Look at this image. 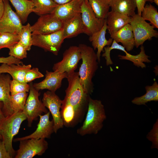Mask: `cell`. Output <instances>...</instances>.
<instances>
[{
	"mask_svg": "<svg viewBox=\"0 0 158 158\" xmlns=\"http://www.w3.org/2000/svg\"><path fill=\"white\" fill-rule=\"evenodd\" d=\"M86 115L82 125L77 130L81 136L97 134L107 118L104 105L100 100L89 98Z\"/></svg>",
	"mask_w": 158,
	"mask_h": 158,
	"instance_id": "6da1fadb",
	"label": "cell"
},
{
	"mask_svg": "<svg viewBox=\"0 0 158 158\" xmlns=\"http://www.w3.org/2000/svg\"><path fill=\"white\" fill-rule=\"evenodd\" d=\"M78 47L82 62L78 72L84 90L90 95L94 90L92 80L98 68L96 53L93 48L85 44H80Z\"/></svg>",
	"mask_w": 158,
	"mask_h": 158,
	"instance_id": "7a4b0ae2",
	"label": "cell"
},
{
	"mask_svg": "<svg viewBox=\"0 0 158 158\" xmlns=\"http://www.w3.org/2000/svg\"><path fill=\"white\" fill-rule=\"evenodd\" d=\"M67 79L68 86L62 101L71 104L84 115L87 110L90 95L84 90L78 72L68 75Z\"/></svg>",
	"mask_w": 158,
	"mask_h": 158,
	"instance_id": "3957f363",
	"label": "cell"
},
{
	"mask_svg": "<svg viewBox=\"0 0 158 158\" xmlns=\"http://www.w3.org/2000/svg\"><path fill=\"white\" fill-rule=\"evenodd\" d=\"M26 119V117L23 111L15 112L0 119V134L11 158L15 157L16 153L12 146L13 138L18 134L22 122Z\"/></svg>",
	"mask_w": 158,
	"mask_h": 158,
	"instance_id": "277c9868",
	"label": "cell"
},
{
	"mask_svg": "<svg viewBox=\"0 0 158 158\" xmlns=\"http://www.w3.org/2000/svg\"><path fill=\"white\" fill-rule=\"evenodd\" d=\"M130 24L134 36L135 46L137 48L142 45L146 40L153 37H158V31L138 14L131 17Z\"/></svg>",
	"mask_w": 158,
	"mask_h": 158,
	"instance_id": "5b68a950",
	"label": "cell"
},
{
	"mask_svg": "<svg viewBox=\"0 0 158 158\" xmlns=\"http://www.w3.org/2000/svg\"><path fill=\"white\" fill-rule=\"evenodd\" d=\"M30 85L29 95L23 111L26 117L29 127L31 126L33 121L37 120L40 115L48 111L42 101L39 99L40 95L39 91L34 87L32 82Z\"/></svg>",
	"mask_w": 158,
	"mask_h": 158,
	"instance_id": "8992f818",
	"label": "cell"
},
{
	"mask_svg": "<svg viewBox=\"0 0 158 158\" xmlns=\"http://www.w3.org/2000/svg\"><path fill=\"white\" fill-rule=\"evenodd\" d=\"M63 29L46 35L32 34V45L58 55L64 40Z\"/></svg>",
	"mask_w": 158,
	"mask_h": 158,
	"instance_id": "52a82bcc",
	"label": "cell"
},
{
	"mask_svg": "<svg viewBox=\"0 0 158 158\" xmlns=\"http://www.w3.org/2000/svg\"><path fill=\"white\" fill-rule=\"evenodd\" d=\"M19 142L15 158H32L37 155L41 156L48 147V143L45 139L31 138Z\"/></svg>",
	"mask_w": 158,
	"mask_h": 158,
	"instance_id": "ba28073f",
	"label": "cell"
},
{
	"mask_svg": "<svg viewBox=\"0 0 158 158\" xmlns=\"http://www.w3.org/2000/svg\"><path fill=\"white\" fill-rule=\"evenodd\" d=\"M81 59L78 46H71L63 53L62 60L54 64L52 69L53 71L57 70L61 73L66 72L68 75L71 74L75 72Z\"/></svg>",
	"mask_w": 158,
	"mask_h": 158,
	"instance_id": "9c48e42d",
	"label": "cell"
},
{
	"mask_svg": "<svg viewBox=\"0 0 158 158\" xmlns=\"http://www.w3.org/2000/svg\"><path fill=\"white\" fill-rule=\"evenodd\" d=\"M4 9L0 18V33L9 32L16 35L20 33L23 23L16 12L12 9L8 0H4Z\"/></svg>",
	"mask_w": 158,
	"mask_h": 158,
	"instance_id": "30bf717a",
	"label": "cell"
},
{
	"mask_svg": "<svg viewBox=\"0 0 158 158\" xmlns=\"http://www.w3.org/2000/svg\"><path fill=\"white\" fill-rule=\"evenodd\" d=\"M81 16L84 33L90 36L101 29L105 19L97 18L88 0H83L81 7Z\"/></svg>",
	"mask_w": 158,
	"mask_h": 158,
	"instance_id": "8fae6325",
	"label": "cell"
},
{
	"mask_svg": "<svg viewBox=\"0 0 158 158\" xmlns=\"http://www.w3.org/2000/svg\"><path fill=\"white\" fill-rule=\"evenodd\" d=\"M42 101L52 115L54 122V132L56 133L64 126L60 115L62 100L56 94L55 92L48 90L44 93Z\"/></svg>",
	"mask_w": 158,
	"mask_h": 158,
	"instance_id": "7c38bea8",
	"label": "cell"
},
{
	"mask_svg": "<svg viewBox=\"0 0 158 158\" xmlns=\"http://www.w3.org/2000/svg\"><path fill=\"white\" fill-rule=\"evenodd\" d=\"M63 23L51 13L40 16L31 26L32 34L46 35L54 32L63 28Z\"/></svg>",
	"mask_w": 158,
	"mask_h": 158,
	"instance_id": "4fadbf2b",
	"label": "cell"
},
{
	"mask_svg": "<svg viewBox=\"0 0 158 158\" xmlns=\"http://www.w3.org/2000/svg\"><path fill=\"white\" fill-rule=\"evenodd\" d=\"M50 113L49 111L44 115H40V120L37 127L33 133L28 136L15 139L13 141H19L31 138H50L51 134L54 133L53 121V120H49Z\"/></svg>",
	"mask_w": 158,
	"mask_h": 158,
	"instance_id": "5bb4252c",
	"label": "cell"
},
{
	"mask_svg": "<svg viewBox=\"0 0 158 158\" xmlns=\"http://www.w3.org/2000/svg\"><path fill=\"white\" fill-rule=\"evenodd\" d=\"M68 75L66 72L61 73L57 70L53 72L46 71L45 78L41 82L33 84L34 87L37 90L47 89L56 92L61 86L63 80L67 78Z\"/></svg>",
	"mask_w": 158,
	"mask_h": 158,
	"instance_id": "9a60e30c",
	"label": "cell"
},
{
	"mask_svg": "<svg viewBox=\"0 0 158 158\" xmlns=\"http://www.w3.org/2000/svg\"><path fill=\"white\" fill-rule=\"evenodd\" d=\"M83 0H71L67 3L58 5L51 14L64 21L81 13Z\"/></svg>",
	"mask_w": 158,
	"mask_h": 158,
	"instance_id": "2e32d148",
	"label": "cell"
},
{
	"mask_svg": "<svg viewBox=\"0 0 158 158\" xmlns=\"http://www.w3.org/2000/svg\"><path fill=\"white\" fill-rule=\"evenodd\" d=\"M11 79V76L8 73L0 74V101L3 104L2 111L5 117L14 113L10 102Z\"/></svg>",
	"mask_w": 158,
	"mask_h": 158,
	"instance_id": "e0dca14e",
	"label": "cell"
},
{
	"mask_svg": "<svg viewBox=\"0 0 158 158\" xmlns=\"http://www.w3.org/2000/svg\"><path fill=\"white\" fill-rule=\"evenodd\" d=\"M60 115L64 126L75 127L82 120L84 115L77 111L71 104L62 101Z\"/></svg>",
	"mask_w": 158,
	"mask_h": 158,
	"instance_id": "ac0fdd59",
	"label": "cell"
},
{
	"mask_svg": "<svg viewBox=\"0 0 158 158\" xmlns=\"http://www.w3.org/2000/svg\"><path fill=\"white\" fill-rule=\"evenodd\" d=\"M107 26L106 19L104 24L100 30L95 32L89 36V40L91 42L93 48L94 50L97 49L96 55L97 61L99 63L100 61L101 53L104 51V48L106 46H110L113 41L111 38L108 40L106 37Z\"/></svg>",
	"mask_w": 158,
	"mask_h": 158,
	"instance_id": "d6986e66",
	"label": "cell"
},
{
	"mask_svg": "<svg viewBox=\"0 0 158 158\" xmlns=\"http://www.w3.org/2000/svg\"><path fill=\"white\" fill-rule=\"evenodd\" d=\"M131 17L119 12L109 11L106 18L107 30L110 35L130 23Z\"/></svg>",
	"mask_w": 158,
	"mask_h": 158,
	"instance_id": "ffe728a7",
	"label": "cell"
},
{
	"mask_svg": "<svg viewBox=\"0 0 158 158\" xmlns=\"http://www.w3.org/2000/svg\"><path fill=\"white\" fill-rule=\"evenodd\" d=\"M110 37L117 43H121L127 51H131L135 46L134 36L130 23L111 35Z\"/></svg>",
	"mask_w": 158,
	"mask_h": 158,
	"instance_id": "44dd1931",
	"label": "cell"
},
{
	"mask_svg": "<svg viewBox=\"0 0 158 158\" xmlns=\"http://www.w3.org/2000/svg\"><path fill=\"white\" fill-rule=\"evenodd\" d=\"M63 22L62 29L65 39L72 38L84 33V26L80 13Z\"/></svg>",
	"mask_w": 158,
	"mask_h": 158,
	"instance_id": "7402d4cb",
	"label": "cell"
},
{
	"mask_svg": "<svg viewBox=\"0 0 158 158\" xmlns=\"http://www.w3.org/2000/svg\"><path fill=\"white\" fill-rule=\"evenodd\" d=\"M111 11L132 17L136 14L137 8L135 0H110Z\"/></svg>",
	"mask_w": 158,
	"mask_h": 158,
	"instance_id": "603a6c76",
	"label": "cell"
},
{
	"mask_svg": "<svg viewBox=\"0 0 158 158\" xmlns=\"http://www.w3.org/2000/svg\"><path fill=\"white\" fill-rule=\"evenodd\" d=\"M14 7L23 24L27 20L29 15L33 12L34 7L31 0H8Z\"/></svg>",
	"mask_w": 158,
	"mask_h": 158,
	"instance_id": "cb8c5ba5",
	"label": "cell"
},
{
	"mask_svg": "<svg viewBox=\"0 0 158 158\" xmlns=\"http://www.w3.org/2000/svg\"><path fill=\"white\" fill-rule=\"evenodd\" d=\"M146 93L144 95L135 97L131 101L132 103L138 105H146L147 102L158 101V84L155 81L152 85L145 87Z\"/></svg>",
	"mask_w": 158,
	"mask_h": 158,
	"instance_id": "d4e9b609",
	"label": "cell"
},
{
	"mask_svg": "<svg viewBox=\"0 0 158 158\" xmlns=\"http://www.w3.org/2000/svg\"><path fill=\"white\" fill-rule=\"evenodd\" d=\"M33 3V12L39 16L51 13L58 4L53 0H31Z\"/></svg>",
	"mask_w": 158,
	"mask_h": 158,
	"instance_id": "484cf974",
	"label": "cell"
},
{
	"mask_svg": "<svg viewBox=\"0 0 158 158\" xmlns=\"http://www.w3.org/2000/svg\"><path fill=\"white\" fill-rule=\"evenodd\" d=\"M140 52L136 55H133L128 53H125V56L119 55L118 56L121 60H126L132 62L135 66L138 67L143 68H145L146 66L144 63H150L151 61L149 59V56L145 53L144 46L141 45Z\"/></svg>",
	"mask_w": 158,
	"mask_h": 158,
	"instance_id": "4316f807",
	"label": "cell"
},
{
	"mask_svg": "<svg viewBox=\"0 0 158 158\" xmlns=\"http://www.w3.org/2000/svg\"><path fill=\"white\" fill-rule=\"evenodd\" d=\"M96 16L106 19L109 12L110 0H88Z\"/></svg>",
	"mask_w": 158,
	"mask_h": 158,
	"instance_id": "83f0119b",
	"label": "cell"
},
{
	"mask_svg": "<svg viewBox=\"0 0 158 158\" xmlns=\"http://www.w3.org/2000/svg\"><path fill=\"white\" fill-rule=\"evenodd\" d=\"M9 65L10 69L8 73L11 75L12 79L25 83V76L27 71L31 68V65L30 64L25 65L15 64Z\"/></svg>",
	"mask_w": 158,
	"mask_h": 158,
	"instance_id": "f1b7e54d",
	"label": "cell"
},
{
	"mask_svg": "<svg viewBox=\"0 0 158 158\" xmlns=\"http://www.w3.org/2000/svg\"><path fill=\"white\" fill-rule=\"evenodd\" d=\"M141 16L145 20L149 21L154 28H158V12L157 9L151 4H145Z\"/></svg>",
	"mask_w": 158,
	"mask_h": 158,
	"instance_id": "f546056e",
	"label": "cell"
},
{
	"mask_svg": "<svg viewBox=\"0 0 158 158\" xmlns=\"http://www.w3.org/2000/svg\"><path fill=\"white\" fill-rule=\"evenodd\" d=\"M32 31L31 26L29 23L23 25L18 35L19 42L22 44L27 51L31 49L32 43Z\"/></svg>",
	"mask_w": 158,
	"mask_h": 158,
	"instance_id": "4dcf8cb0",
	"label": "cell"
},
{
	"mask_svg": "<svg viewBox=\"0 0 158 158\" xmlns=\"http://www.w3.org/2000/svg\"><path fill=\"white\" fill-rule=\"evenodd\" d=\"M28 96V93L24 92L11 95V107L14 112L23 111Z\"/></svg>",
	"mask_w": 158,
	"mask_h": 158,
	"instance_id": "1f68e13d",
	"label": "cell"
},
{
	"mask_svg": "<svg viewBox=\"0 0 158 158\" xmlns=\"http://www.w3.org/2000/svg\"><path fill=\"white\" fill-rule=\"evenodd\" d=\"M18 42V35L7 32L0 33V50L8 48Z\"/></svg>",
	"mask_w": 158,
	"mask_h": 158,
	"instance_id": "d6a6232c",
	"label": "cell"
},
{
	"mask_svg": "<svg viewBox=\"0 0 158 158\" xmlns=\"http://www.w3.org/2000/svg\"><path fill=\"white\" fill-rule=\"evenodd\" d=\"M9 56L20 60L27 57V51L24 46L18 42L8 48Z\"/></svg>",
	"mask_w": 158,
	"mask_h": 158,
	"instance_id": "836d02e7",
	"label": "cell"
},
{
	"mask_svg": "<svg viewBox=\"0 0 158 158\" xmlns=\"http://www.w3.org/2000/svg\"><path fill=\"white\" fill-rule=\"evenodd\" d=\"M30 85L28 83H23L12 79L10 83L11 95L24 92H29L30 88Z\"/></svg>",
	"mask_w": 158,
	"mask_h": 158,
	"instance_id": "e575fe53",
	"label": "cell"
},
{
	"mask_svg": "<svg viewBox=\"0 0 158 158\" xmlns=\"http://www.w3.org/2000/svg\"><path fill=\"white\" fill-rule=\"evenodd\" d=\"M147 138L152 143L151 149H158V119L154 124L152 129L146 135Z\"/></svg>",
	"mask_w": 158,
	"mask_h": 158,
	"instance_id": "d590c367",
	"label": "cell"
},
{
	"mask_svg": "<svg viewBox=\"0 0 158 158\" xmlns=\"http://www.w3.org/2000/svg\"><path fill=\"white\" fill-rule=\"evenodd\" d=\"M44 75L41 73L37 68H33L29 69L27 72L25 78V83H30L34 80L42 78Z\"/></svg>",
	"mask_w": 158,
	"mask_h": 158,
	"instance_id": "8d00e7d4",
	"label": "cell"
},
{
	"mask_svg": "<svg viewBox=\"0 0 158 158\" xmlns=\"http://www.w3.org/2000/svg\"><path fill=\"white\" fill-rule=\"evenodd\" d=\"M0 63H6L8 65L13 64L18 65L23 64V62L20 60L10 56L7 57H0Z\"/></svg>",
	"mask_w": 158,
	"mask_h": 158,
	"instance_id": "74e56055",
	"label": "cell"
},
{
	"mask_svg": "<svg viewBox=\"0 0 158 158\" xmlns=\"http://www.w3.org/2000/svg\"><path fill=\"white\" fill-rule=\"evenodd\" d=\"M104 49V52L102 54V56L105 57L106 60L107 66H108L113 64V62L110 57V54L111 50L110 47V46L105 47Z\"/></svg>",
	"mask_w": 158,
	"mask_h": 158,
	"instance_id": "f35d334b",
	"label": "cell"
},
{
	"mask_svg": "<svg viewBox=\"0 0 158 158\" xmlns=\"http://www.w3.org/2000/svg\"><path fill=\"white\" fill-rule=\"evenodd\" d=\"M137 8V14L141 16V13L142 9L146 4L147 2H149L151 3L153 2V0H135Z\"/></svg>",
	"mask_w": 158,
	"mask_h": 158,
	"instance_id": "ab89813d",
	"label": "cell"
},
{
	"mask_svg": "<svg viewBox=\"0 0 158 158\" xmlns=\"http://www.w3.org/2000/svg\"><path fill=\"white\" fill-rule=\"evenodd\" d=\"M0 158H11L7 151L2 140L0 139Z\"/></svg>",
	"mask_w": 158,
	"mask_h": 158,
	"instance_id": "60d3db41",
	"label": "cell"
},
{
	"mask_svg": "<svg viewBox=\"0 0 158 158\" xmlns=\"http://www.w3.org/2000/svg\"><path fill=\"white\" fill-rule=\"evenodd\" d=\"M10 69L9 65L6 63H2L0 66V74L8 73Z\"/></svg>",
	"mask_w": 158,
	"mask_h": 158,
	"instance_id": "b9f144b4",
	"label": "cell"
},
{
	"mask_svg": "<svg viewBox=\"0 0 158 158\" xmlns=\"http://www.w3.org/2000/svg\"><path fill=\"white\" fill-rule=\"evenodd\" d=\"M4 0H0V18L1 17L4 9Z\"/></svg>",
	"mask_w": 158,
	"mask_h": 158,
	"instance_id": "7bdbcfd3",
	"label": "cell"
},
{
	"mask_svg": "<svg viewBox=\"0 0 158 158\" xmlns=\"http://www.w3.org/2000/svg\"><path fill=\"white\" fill-rule=\"evenodd\" d=\"M58 5L67 3L71 0H53Z\"/></svg>",
	"mask_w": 158,
	"mask_h": 158,
	"instance_id": "ee69618b",
	"label": "cell"
},
{
	"mask_svg": "<svg viewBox=\"0 0 158 158\" xmlns=\"http://www.w3.org/2000/svg\"><path fill=\"white\" fill-rule=\"evenodd\" d=\"M3 107V104L2 102L0 101V119H2L5 117L2 111Z\"/></svg>",
	"mask_w": 158,
	"mask_h": 158,
	"instance_id": "f6af8a7d",
	"label": "cell"
},
{
	"mask_svg": "<svg viewBox=\"0 0 158 158\" xmlns=\"http://www.w3.org/2000/svg\"><path fill=\"white\" fill-rule=\"evenodd\" d=\"M153 1L154 2L157 6H158V0H153Z\"/></svg>",
	"mask_w": 158,
	"mask_h": 158,
	"instance_id": "bcb514c9",
	"label": "cell"
},
{
	"mask_svg": "<svg viewBox=\"0 0 158 158\" xmlns=\"http://www.w3.org/2000/svg\"><path fill=\"white\" fill-rule=\"evenodd\" d=\"M0 139L2 140V138L1 135L0 134Z\"/></svg>",
	"mask_w": 158,
	"mask_h": 158,
	"instance_id": "7dc6e473",
	"label": "cell"
}]
</instances>
